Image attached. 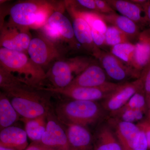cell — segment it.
Segmentation results:
<instances>
[{"mask_svg":"<svg viewBox=\"0 0 150 150\" xmlns=\"http://www.w3.org/2000/svg\"><path fill=\"white\" fill-rule=\"evenodd\" d=\"M58 30L64 42L73 49L79 48L80 45L75 38L73 25L67 16L59 11H55L47 22Z\"/></svg>","mask_w":150,"mask_h":150,"instance_id":"ac0fdd59","label":"cell"},{"mask_svg":"<svg viewBox=\"0 0 150 150\" xmlns=\"http://www.w3.org/2000/svg\"><path fill=\"white\" fill-rule=\"evenodd\" d=\"M0 150H16L13 149H10V148L4 147L1 146H0Z\"/></svg>","mask_w":150,"mask_h":150,"instance_id":"8d00e7d4","label":"cell"},{"mask_svg":"<svg viewBox=\"0 0 150 150\" xmlns=\"http://www.w3.org/2000/svg\"><path fill=\"white\" fill-rule=\"evenodd\" d=\"M145 112L141 110L126 109L119 110L112 113L113 116L121 121L134 123L142 121L144 118Z\"/></svg>","mask_w":150,"mask_h":150,"instance_id":"83f0119b","label":"cell"},{"mask_svg":"<svg viewBox=\"0 0 150 150\" xmlns=\"http://www.w3.org/2000/svg\"><path fill=\"white\" fill-rule=\"evenodd\" d=\"M67 126L70 150H94V138L86 128L75 124Z\"/></svg>","mask_w":150,"mask_h":150,"instance_id":"2e32d148","label":"cell"},{"mask_svg":"<svg viewBox=\"0 0 150 150\" xmlns=\"http://www.w3.org/2000/svg\"><path fill=\"white\" fill-rule=\"evenodd\" d=\"M148 104L149 105V117H150V99L149 100V101H148Z\"/></svg>","mask_w":150,"mask_h":150,"instance_id":"74e56055","label":"cell"},{"mask_svg":"<svg viewBox=\"0 0 150 150\" xmlns=\"http://www.w3.org/2000/svg\"><path fill=\"white\" fill-rule=\"evenodd\" d=\"M50 3L46 1H30L16 4L10 11L11 23L20 28L28 30L34 23L37 14Z\"/></svg>","mask_w":150,"mask_h":150,"instance_id":"ba28073f","label":"cell"},{"mask_svg":"<svg viewBox=\"0 0 150 150\" xmlns=\"http://www.w3.org/2000/svg\"><path fill=\"white\" fill-rule=\"evenodd\" d=\"M71 15L73 18V28L77 41L85 50L97 59L102 50L94 43L90 26L81 18Z\"/></svg>","mask_w":150,"mask_h":150,"instance_id":"7c38bea8","label":"cell"},{"mask_svg":"<svg viewBox=\"0 0 150 150\" xmlns=\"http://www.w3.org/2000/svg\"><path fill=\"white\" fill-rule=\"evenodd\" d=\"M143 7L144 10L145 14H146L147 23L149 25L150 28V2L149 1H148L143 6Z\"/></svg>","mask_w":150,"mask_h":150,"instance_id":"d590c367","label":"cell"},{"mask_svg":"<svg viewBox=\"0 0 150 150\" xmlns=\"http://www.w3.org/2000/svg\"><path fill=\"white\" fill-rule=\"evenodd\" d=\"M55 115L61 123L86 127L99 120L102 109L95 101L71 100L62 101L56 105Z\"/></svg>","mask_w":150,"mask_h":150,"instance_id":"3957f363","label":"cell"},{"mask_svg":"<svg viewBox=\"0 0 150 150\" xmlns=\"http://www.w3.org/2000/svg\"><path fill=\"white\" fill-rule=\"evenodd\" d=\"M96 4L97 13L101 14H110L115 13V11L104 0H95Z\"/></svg>","mask_w":150,"mask_h":150,"instance_id":"4dcf8cb0","label":"cell"},{"mask_svg":"<svg viewBox=\"0 0 150 150\" xmlns=\"http://www.w3.org/2000/svg\"><path fill=\"white\" fill-rule=\"evenodd\" d=\"M97 59L108 76L117 81H124L130 79H137L142 75L110 52L102 50Z\"/></svg>","mask_w":150,"mask_h":150,"instance_id":"9c48e42d","label":"cell"},{"mask_svg":"<svg viewBox=\"0 0 150 150\" xmlns=\"http://www.w3.org/2000/svg\"><path fill=\"white\" fill-rule=\"evenodd\" d=\"M0 87L20 116L32 119L47 115L51 110V93L30 86L0 67Z\"/></svg>","mask_w":150,"mask_h":150,"instance_id":"6da1fadb","label":"cell"},{"mask_svg":"<svg viewBox=\"0 0 150 150\" xmlns=\"http://www.w3.org/2000/svg\"><path fill=\"white\" fill-rule=\"evenodd\" d=\"M0 146L16 150H25L28 146L25 130L11 126L1 130Z\"/></svg>","mask_w":150,"mask_h":150,"instance_id":"d6986e66","label":"cell"},{"mask_svg":"<svg viewBox=\"0 0 150 150\" xmlns=\"http://www.w3.org/2000/svg\"><path fill=\"white\" fill-rule=\"evenodd\" d=\"M135 44L128 42L110 47V52L128 66L132 68Z\"/></svg>","mask_w":150,"mask_h":150,"instance_id":"d4e9b609","label":"cell"},{"mask_svg":"<svg viewBox=\"0 0 150 150\" xmlns=\"http://www.w3.org/2000/svg\"><path fill=\"white\" fill-rule=\"evenodd\" d=\"M144 71V90L148 102L150 99V64Z\"/></svg>","mask_w":150,"mask_h":150,"instance_id":"1f68e13d","label":"cell"},{"mask_svg":"<svg viewBox=\"0 0 150 150\" xmlns=\"http://www.w3.org/2000/svg\"><path fill=\"white\" fill-rule=\"evenodd\" d=\"M40 29L42 35L57 45H60L62 42H64L57 29L48 23L46 22Z\"/></svg>","mask_w":150,"mask_h":150,"instance_id":"f1b7e54d","label":"cell"},{"mask_svg":"<svg viewBox=\"0 0 150 150\" xmlns=\"http://www.w3.org/2000/svg\"><path fill=\"white\" fill-rule=\"evenodd\" d=\"M31 39L28 30L18 27L11 23L2 25L1 28V47L19 52L27 51Z\"/></svg>","mask_w":150,"mask_h":150,"instance_id":"30bf717a","label":"cell"},{"mask_svg":"<svg viewBox=\"0 0 150 150\" xmlns=\"http://www.w3.org/2000/svg\"><path fill=\"white\" fill-rule=\"evenodd\" d=\"M109 5L114 11L118 12L121 15L130 19L139 26L147 24L146 14L143 7L131 1L126 0H107Z\"/></svg>","mask_w":150,"mask_h":150,"instance_id":"e0dca14e","label":"cell"},{"mask_svg":"<svg viewBox=\"0 0 150 150\" xmlns=\"http://www.w3.org/2000/svg\"><path fill=\"white\" fill-rule=\"evenodd\" d=\"M62 48L42 34L31 38L28 54L36 64L43 68L62 55Z\"/></svg>","mask_w":150,"mask_h":150,"instance_id":"8992f818","label":"cell"},{"mask_svg":"<svg viewBox=\"0 0 150 150\" xmlns=\"http://www.w3.org/2000/svg\"><path fill=\"white\" fill-rule=\"evenodd\" d=\"M135 44L132 68L140 75L150 64V28L140 33Z\"/></svg>","mask_w":150,"mask_h":150,"instance_id":"4fadbf2b","label":"cell"},{"mask_svg":"<svg viewBox=\"0 0 150 150\" xmlns=\"http://www.w3.org/2000/svg\"><path fill=\"white\" fill-rule=\"evenodd\" d=\"M106 46L111 47L121 43L131 42L123 33L113 25H108L105 33Z\"/></svg>","mask_w":150,"mask_h":150,"instance_id":"484cf974","label":"cell"},{"mask_svg":"<svg viewBox=\"0 0 150 150\" xmlns=\"http://www.w3.org/2000/svg\"><path fill=\"white\" fill-rule=\"evenodd\" d=\"M67 8L70 15L80 17L83 19L90 26L91 30H95L105 34L108 24L102 18L98 13L93 11H86L79 10L76 8L74 5L70 4Z\"/></svg>","mask_w":150,"mask_h":150,"instance_id":"7402d4cb","label":"cell"},{"mask_svg":"<svg viewBox=\"0 0 150 150\" xmlns=\"http://www.w3.org/2000/svg\"><path fill=\"white\" fill-rule=\"evenodd\" d=\"M122 150H133L134 142L140 129L135 123L114 118L110 121Z\"/></svg>","mask_w":150,"mask_h":150,"instance_id":"9a60e30c","label":"cell"},{"mask_svg":"<svg viewBox=\"0 0 150 150\" xmlns=\"http://www.w3.org/2000/svg\"><path fill=\"white\" fill-rule=\"evenodd\" d=\"M147 104L146 95L144 89H142L135 93L120 109L141 110L146 112Z\"/></svg>","mask_w":150,"mask_h":150,"instance_id":"4316f807","label":"cell"},{"mask_svg":"<svg viewBox=\"0 0 150 150\" xmlns=\"http://www.w3.org/2000/svg\"><path fill=\"white\" fill-rule=\"evenodd\" d=\"M120 84L108 81L103 85L94 87L69 85L63 88L47 87L40 89L51 93L59 94L72 100L96 102L107 98Z\"/></svg>","mask_w":150,"mask_h":150,"instance_id":"5b68a950","label":"cell"},{"mask_svg":"<svg viewBox=\"0 0 150 150\" xmlns=\"http://www.w3.org/2000/svg\"><path fill=\"white\" fill-rule=\"evenodd\" d=\"M140 129V128H139ZM134 142L133 150H149L147 140L145 132L140 129Z\"/></svg>","mask_w":150,"mask_h":150,"instance_id":"f546056e","label":"cell"},{"mask_svg":"<svg viewBox=\"0 0 150 150\" xmlns=\"http://www.w3.org/2000/svg\"><path fill=\"white\" fill-rule=\"evenodd\" d=\"M45 133L40 141L41 144L59 150H70L66 130L51 110L47 115Z\"/></svg>","mask_w":150,"mask_h":150,"instance_id":"8fae6325","label":"cell"},{"mask_svg":"<svg viewBox=\"0 0 150 150\" xmlns=\"http://www.w3.org/2000/svg\"><path fill=\"white\" fill-rule=\"evenodd\" d=\"M93 138L94 150H122L114 131L110 126H101Z\"/></svg>","mask_w":150,"mask_h":150,"instance_id":"44dd1931","label":"cell"},{"mask_svg":"<svg viewBox=\"0 0 150 150\" xmlns=\"http://www.w3.org/2000/svg\"><path fill=\"white\" fill-rule=\"evenodd\" d=\"M100 15L108 25L115 26L128 37L131 43H133L132 41H135L136 43L141 32L140 26L136 23L116 13Z\"/></svg>","mask_w":150,"mask_h":150,"instance_id":"ffe728a7","label":"cell"},{"mask_svg":"<svg viewBox=\"0 0 150 150\" xmlns=\"http://www.w3.org/2000/svg\"><path fill=\"white\" fill-rule=\"evenodd\" d=\"M94 62L91 58L81 56L56 61L46 73L47 79L53 85L49 87L63 88L69 85L77 76Z\"/></svg>","mask_w":150,"mask_h":150,"instance_id":"277c9868","label":"cell"},{"mask_svg":"<svg viewBox=\"0 0 150 150\" xmlns=\"http://www.w3.org/2000/svg\"><path fill=\"white\" fill-rule=\"evenodd\" d=\"M0 67L12 74H18V77L25 83L38 88L43 87V82L47 79L43 68L23 52L1 47Z\"/></svg>","mask_w":150,"mask_h":150,"instance_id":"7a4b0ae2","label":"cell"},{"mask_svg":"<svg viewBox=\"0 0 150 150\" xmlns=\"http://www.w3.org/2000/svg\"><path fill=\"white\" fill-rule=\"evenodd\" d=\"M47 114L32 119L22 118L28 137L33 142L40 141L45 133L47 125Z\"/></svg>","mask_w":150,"mask_h":150,"instance_id":"cb8c5ba5","label":"cell"},{"mask_svg":"<svg viewBox=\"0 0 150 150\" xmlns=\"http://www.w3.org/2000/svg\"><path fill=\"white\" fill-rule=\"evenodd\" d=\"M144 72L141 77L131 82L120 83L114 91L104 99L103 106L111 113L121 109L137 92L144 89Z\"/></svg>","mask_w":150,"mask_h":150,"instance_id":"52a82bcc","label":"cell"},{"mask_svg":"<svg viewBox=\"0 0 150 150\" xmlns=\"http://www.w3.org/2000/svg\"><path fill=\"white\" fill-rule=\"evenodd\" d=\"M76 1L82 6L91 10L92 11L97 13V9L95 0H78Z\"/></svg>","mask_w":150,"mask_h":150,"instance_id":"836d02e7","label":"cell"},{"mask_svg":"<svg viewBox=\"0 0 150 150\" xmlns=\"http://www.w3.org/2000/svg\"><path fill=\"white\" fill-rule=\"evenodd\" d=\"M20 115L4 92L0 93V128L2 129L12 126L18 121Z\"/></svg>","mask_w":150,"mask_h":150,"instance_id":"603a6c76","label":"cell"},{"mask_svg":"<svg viewBox=\"0 0 150 150\" xmlns=\"http://www.w3.org/2000/svg\"><path fill=\"white\" fill-rule=\"evenodd\" d=\"M107 76L101 65L95 62L77 76L69 85L85 87L100 86L108 82Z\"/></svg>","mask_w":150,"mask_h":150,"instance_id":"5bb4252c","label":"cell"},{"mask_svg":"<svg viewBox=\"0 0 150 150\" xmlns=\"http://www.w3.org/2000/svg\"><path fill=\"white\" fill-rule=\"evenodd\" d=\"M140 129L144 131L147 140L149 150H150V121H143L137 124Z\"/></svg>","mask_w":150,"mask_h":150,"instance_id":"d6a6232c","label":"cell"},{"mask_svg":"<svg viewBox=\"0 0 150 150\" xmlns=\"http://www.w3.org/2000/svg\"><path fill=\"white\" fill-rule=\"evenodd\" d=\"M25 150H59L49 147L41 144L39 142H33L31 143Z\"/></svg>","mask_w":150,"mask_h":150,"instance_id":"e575fe53","label":"cell"}]
</instances>
